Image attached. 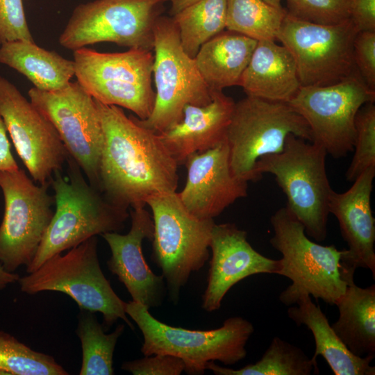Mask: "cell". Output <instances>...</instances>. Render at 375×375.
<instances>
[{"label":"cell","instance_id":"40","mask_svg":"<svg viewBox=\"0 0 375 375\" xmlns=\"http://www.w3.org/2000/svg\"><path fill=\"white\" fill-rule=\"evenodd\" d=\"M197 1L198 0H165V1H170L171 3L170 12L172 16L176 15L180 11Z\"/></svg>","mask_w":375,"mask_h":375},{"label":"cell","instance_id":"10","mask_svg":"<svg viewBox=\"0 0 375 375\" xmlns=\"http://www.w3.org/2000/svg\"><path fill=\"white\" fill-rule=\"evenodd\" d=\"M154 56L151 50L129 49L101 53L83 47L74 51L75 76L97 101L132 111L144 120L152 112Z\"/></svg>","mask_w":375,"mask_h":375},{"label":"cell","instance_id":"20","mask_svg":"<svg viewBox=\"0 0 375 375\" xmlns=\"http://www.w3.org/2000/svg\"><path fill=\"white\" fill-rule=\"evenodd\" d=\"M375 167L365 169L347 191L332 190L328 211L338 219L341 234L347 244L342 257L347 277L354 281L358 268L371 271L375 279V219L371 207V195Z\"/></svg>","mask_w":375,"mask_h":375},{"label":"cell","instance_id":"9","mask_svg":"<svg viewBox=\"0 0 375 375\" xmlns=\"http://www.w3.org/2000/svg\"><path fill=\"white\" fill-rule=\"evenodd\" d=\"M291 134L312 141L308 124L288 103L249 96L235 102L226 134L233 174L255 181L256 162L281 152Z\"/></svg>","mask_w":375,"mask_h":375},{"label":"cell","instance_id":"33","mask_svg":"<svg viewBox=\"0 0 375 375\" xmlns=\"http://www.w3.org/2000/svg\"><path fill=\"white\" fill-rule=\"evenodd\" d=\"M287 13L308 22L333 25L349 17V0H286Z\"/></svg>","mask_w":375,"mask_h":375},{"label":"cell","instance_id":"17","mask_svg":"<svg viewBox=\"0 0 375 375\" xmlns=\"http://www.w3.org/2000/svg\"><path fill=\"white\" fill-rule=\"evenodd\" d=\"M210 249L212 257L201 303L206 312L219 310L225 295L240 281L258 274H278L281 267L280 260L269 258L254 249L247 232L235 224H215Z\"/></svg>","mask_w":375,"mask_h":375},{"label":"cell","instance_id":"27","mask_svg":"<svg viewBox=\"0 0 375 375\" xmlns=\"http://www.w3.org/2000/svg\"><path fill=\"white\" fill-rule=\"evenodd\" d=\"M216 375H310L318 373L317 363L299 347L274 337L261 358L253 364L235 369L212 361L206 370Z\"/></svg>","mask_w":375,"mask_h":375},{"label":"cell","instance_id":"19","mask_svg":"<svg viewBox=\"0 0 375 375\" xmlns=\"http://www.w3.org/2000/svg\"><path fill=\"white\" fill-rule=\"evenodd\" d=\"M145 206L132 207L131 226L128 233L108 232L101 235L111 251L107 262L108 269L124 285L132 301L149 309L162 304L165 285L163 276L151 271L142 253L144 240L151 241L153 235L152 216L144 208Z\"/></svg>","mask_w":375,"mask_h":375},{"label":"cell","instance_id":"41","mask_svg":"<svg viewBox=\"0 0 375 375\" xmlns=\"http://www.w3.org/2000/svg\"><path fill=\"white\" fill-rule=\"evenodd\" d=\"M267 3L277 8H283L281 6V0H264Z\"/></svg>","mask_w":375,"mask_h":375},{"label":"cell","instance_id":"3","mask_svg":"<svg viewBox=\"0 0 375 375\" xmlns=\"http://www.w3.org/2000/svg\"><path fill=\"white\" fill-rule=\"evenodd\" d=\"M270 223L274 231L270 244L282 255L278 275L292 282L281 292L280 301L290 306L310 296L335 305L347 285L354 283L347 278L342 265L344 249L310 240L303 225L286 207L277 210Z\"/></svg>","mask_w":375,"mask_h":375},{"label":"cell","instance_id":"24","mask_svg":"<svg viewBox=\"0 0 375 375\" xmlns=\"http://www.w3.org/2000/svg\"><path fill=\"white\" fill-rule=\"evenodd\" d=\"M257 42L226 30L205 42L194 59L208 86L212 90L221 91L239 86Z\"/></svg>","mask_w":375,"mask_h":375},{"label":"cell","instance_id":"30","mask_svg":"<svg viewBox=\"0 0 375 375\" xmlns=\"http://www.w3.org/2000/svg\"><path fill=\"white\" fill-rule=\"evenodd\" d=\"M286 13L264 0H227L226 29L256 41H275Z\"/></svg>","mask_w":375,"mask_h":375},{"label":"cell","instance_id":"11","mask_svg":"<svg viewBox=\"0 0 375 375\" xmlns=\"http://www.w3.org/2000/svg\"><path fill=\"white\" fill-rule=\"evenodd\" d=\"M165 0H95L76 6L59 37L76 50L99 42L153 49V26Z\"/></svg>","mask_w":375,"mask_h":375},{"label":"cell","instance_id":"31","mask_svg":"<svg viewBox=\"0 0 375 375\" xmlns=\"http://www.w3.org/2000/svg\"><path fill=\"white\" fill-rule=\"evenodd\" d=\"M0 374L67 375L51 356L36 351L0 331Z\"/></svg>","mask_w":375,"mask_h":375},{"label":"cell","instance_id":"1","mask_svg":"<svg viewBox=\"0 0 375 375\" xmlns=\"http://www.w3.org/2000/svg\"><path fill=\"white\" fill-rule=\"evenodd\" d=\"M103 142L99 190L115 206L146 205L151 196L176 192V161L158 133L140 124L122 108L96 100Z\"/></svg>","mask_w":375,"mask_h":375},{"label":"cell","instance_id":"12","mask_svg":"<svg viewBox=\"0 0 375 375\" xmlns=\"http://www.w3.org/2000/svg\"><path fill=\"white\" fill-rule=\"evenodd\" d=\"M375 101L356 69L341 81L326 86H301L287 103L307 122L312 142L335 158L353 151L355 119L359 109Z\"/></svg>","mask_w":375,"mask_h":375},{"label":"cell","instance_id":"28","mask_svg":"<svg viewBox=\"0 0 375 375\" xmlns=\"http://www.w3.org/2000/svg\"><path fill=\"white\" fill-rule=\"evenodd\" d=\"M227 0H198L172 18L183 51L194 58L200 47L226 29Z\"/></svg>","mask_w":375,"mask_h":375},{"label":"cell","instance_id":"26","mask_svg":"<svg viewBox=\"0 0 375 375\" xmlns=\"http://www.w3.org/2000/svg\"><path fill=\"white\" fill-rule=\"evenodd\" d=\"M0 64L23 74L34 88L43 91L61 89L75 76L74 60L34 42L17 40L1 44Z\"/></svg>","mask_w":375,"mask_h":375},{"label":"cell","instance_id":"14","mask_svg":"<svg viewBox=\"0 0 375 375\" xmlns=\"http://www.w3.org/2000/svg\"><path fill=\"white\" fill-rule=\"evenodd\" d=\"M50 183L35 184L23 169L0 170L4 214L0 224V263L9 272L33 260L52 219Z\"/></svg>","mask_w":375,"mask_h":375},{"label":"cell","instance_id":"38","mask_svg":"<svg viewBox=\"0 0 375 375\" xmlns=\"http://www.w3.org/2000/svg\"><path fill=\"white\" fill-rule=\"evenodd\" d=\"M18 169V165L10 150L6 126L0 116V170L13 171Z\"/></svg>","mask_w":375,"mask_h":375},{"label":"cell","instance_id":"39","mask_svg":"<svg viewBox=\"0 0 375 375\" xmlns=\"http://www.w3.org/2000/svg\"><path fill=\"white\" fill-rule=\"evenodd\" d=\"M19 278V276L17 274L6 271L0 263V291L8 285L17 282Z\"/></svg>","mask_w":375,"mask_h":375},{"label":"cell","instance_id":"2","mask_svg":"<svg viewBox=\"0 0 375 375\" xmlns=\"http://www.w3.org/2000/svg\"><path fill=\"white\" fill-rule=\"evenodd\" d=\"M67 177L54 172L50 184L56 210L35 256L26 267L34 272L49 258L69 250L88 238L118 232L128 217L127 209L109 201L83 176L76 161L68 156Z\"/></svg>","mask_w":375,"mask_h":375},{"label":"cell","instance_id":"18","mask_svg":"<svg viewBox=\"0 0 375 375\" xmlns=\"http://www.w3.org/2000/svg\"><path fill=\"white\" fill-rule=\"evenodd\" d=\"M185 186L179 198L193 216L214 219L235 201L247 195L248 182L232 172L226 139L212 149L189 156Z\"/></svg>","mask_w":375,"mask_h":375},{"label":"cell","instance_id":"37","mask_svg":"<svg viewBox=\"0 0 375 375\" xmlns=\"http://www.w3.org/2000/svg\"><path fill=\"white\" fill-rule=\"evenodd\" d=\"M349 10L358 32L375 31V0H349Z\"/></svg>","mask_w":375,"mask_h":375},{"label":"cell","instance_id":"6","mask_svg":"<svg viewBox=\"0 0 375 375\" xmlns=\"http://www.w3.org/2000/svg\"><path fill=\"white\" fill-rule=\"evenodd\" d=\"M97 246V238L93 236L64 255L49 258L34 272L19 277L20 290L31 295L44 291L62 292L80 310L101 313L106 331L118 319L133 329L125 311L126 302L115 292L101 269Z\"/></svg>","mask_w":375,"mask_h":375},{"label":"cell","instance_id":"7","mask_svg":"<svg viewBox=\"0 0 375 375\" xmlns=\"http://www.w3.org/2000/svg\"><path fill=\"white\" fill-rule=\"evenodd\" d=\"M145 203L153 222L152 258L162 271L170 299L176 303L190 275L209 258L215 223L212 219H199L190 214L176 192L151 196Z\"/></svg>","mask_w":375,"mask_h":375},{"label":"cell","instance_id":"22","mask_svg":"<svg viewBox=\"0 0 375 375\" xmlns=\"http://www.w3.org/2000/svg\"><path fill=\"white\" fill-rule=\"evenodd\" d=\"M247 96L288 103L301 87L295 61L283 45L258 41L240 85Z\"/></svg>","mask_w":375,"mask_h":375},{"label":"cell","instance_id":"21","mask_svg":"<svg viewBox=\"0 0 375 375\" xmlns=\"http://www.w3.org/2000/svg\"><path fill=\"white\" fill-rule=\"evenodd\" d=\"M235 101L221 90H212L205 106L187 105L182 119L158 133L178 165L194 153L212 149L226 139Z\"/></svg>","mask_w":375,"mask_h":375},{"label":"cell","instance_id":"15","mask_svg":"<svg viewBox=\"0 0 375 375\" xmlns=\"http://www.w3.org/2000/svg\"><path fill=\"white\" fill-rule=\"evenodd\" d=\"M28 94L30 101L52 124L90 184L99 190L103 133L96 100L77 81L54 91L33 87Z\"/></svg>","mask_w":375,"mask_h":375},{"label":"cell","instance_id":"16","mask_svg":"<svg viewBox=\"0 0 375 375\" xmlns=\"http://www.w3.org/2000/svg\"><path fill=\"white\" fill-rule=\"evenodd\" d=\"M0 116L33 179L50 183L69 154L49 119L8 80L0 76Z\"/></svg>","mask_w":375,"mask_h":375},{"label":"cell","instance_id":"25","mask_svg":"<svg viewBox=\"0 0 375 375\" xmlns=\"http://www.w3.org/2000/svg\"><path fill=\"white\" fill-rule=\"evenodd\" d=\"M339 312L331 327L346 347L359 357H375V285L349 284L335 304Z\"/></svg>","mask_w":375,"mask_h":375},{"label":"cell","instance_id":"34","mask_svg":"<svg viewBox=\"0 0 375 375\" xmlns=\"http://www.w3.org/2000/svg\"><path fill=\"white\" fill-rule=\"evenodd\" d=\"M17 40L34 42L22 0H0V44Z\"/></svg>","mask_w":375,"mask_h":375},{"label":"cell","instance_id":"36","mask_svg":"<svg viewBox=\"0 0 375 375\" xmlns=\"http://www.w3.org/2000/svg\"><path fill=\"white\" fill-rule=\"evenodd\" d=\"M353 56L356 69L367 86L375 90V31L358 32Z\"/></svg>","mask_w":375,"mask_h":375},{"label":"cell","instance_id":"29","mask_svg":"<svg viewBox=\"0 0 375 375\" xmlns=\"http://www.w3.org/2000/svg\"><path fill=\"white\" fill-rule=\"evenodd\" d=\"M94 312L81 310L76 333L81 341L83 358L80 375H112L113 354L124 325L119 324L109 334L105 333Z\"/></svg>","mask_w":375,"mask_h":375},{"label":"cell","instance_id":"23","mask_svg":"<svg viewBox=\"0 0 375 375\" xmlns=\"http://www.w3.org/2000/svg\"><path fill=\"white\" fill-rule=\"evenodd\" d=\"M288 309V315L297 326L304 325L314 337L315 349L311 358L317 362L322 356L335 375H374L370 363L374 356L359 357L353 354L333 330L320 306L310 296H304Z\"/></svg>","mask_w":375,"mask_h":375},{"label":"cell","instance_id":"4","mask_svg":"<svg viewBox=\"0 0 375 375\" xmlns=\"http://www.w3.org/2000/svg\"><path fill=\"white\" fill-rule=\"evenodd\" d=\"M125 311L143 336L144 356L169 354L181 358L190 375L204 374L210 362L232 365L247 356L246 345L254 331L253 324L242 317L226 319L219 328L201 331L168 325L158 320L144 305L126 302Z\"/></svg>","mask_w":375,"mask_h":375},{"label":"cell","instance_id":"35","mask_svg":"<svg viewBox=\"0 0 375 375\" xmlns=\"http://www.w3.org/2000/svg\"><path fill=\"white\" fill-rule=\"evenodd\" d=\"M121 368L133 375H179L185 370V364L176 356L160 353L126 361Z\"/></svg>","mask_w":375,"mask_h":375},{"label":"cell","instance_id":"13","mask_svg":"<svg viewBox=\"0 0 375 375\" xmlns=\"http://www.w3.org/2000/svg\"><path fill=\"white\" fill-rule=\"evenodd\" d=\"M358 33L351 19L324 25L286 13L276 40L292 54L301 86H326L341 81L356 70L353 45Z\"/></svg>","mask_w":375,"mask_h":375},{"label":"cell","instance_id":"5","mask_svg":"<svg viewBox=\"0 0 375 375\" xmlns=\"http://www.w3.org/2000/svg\"><path fill=\"white\" fill-rule=\"evenodd\" d=\"M326 150L289 135L283 150L267 155L256 163V181L265 173L274 176L287 198L286 208L303 225L306 235L317 242L327 236L328 201L333 190L326 170Z\"/></svg>","mask_w":375,"mask_h":375},{"label":"cell","instance_id":"8","mask_svg":"<svg viewBox=\"0 0 375 375\" xmlns=\"http://www.w3.org/2000/svg\"><path fill=\"white\" fill-rule=\"evenodd\" d=\"M153 75L156 85L154 106L144 120V127L160 133L177 124L187 105L205 106L212 90L202 78L194 58L183 49L172 17L158 16L153 26Z\"/></svg>","mask_w":375,"mask_h":375},{"label":"cell","instance_id":"32","mask_svg":"<svg viewBox=\"0 0 375 375\" xmlns=\"http://www.w3.org/2000/svg\"><path fill=\"white\" fill-rule=\"evenodd\" d=\"M363 105L355 119L354 153L345 174L347 181L353 182L365 169L375 167V106Z\"/></svg>","mask_w":375,"mask_h":375}]
</instances>
